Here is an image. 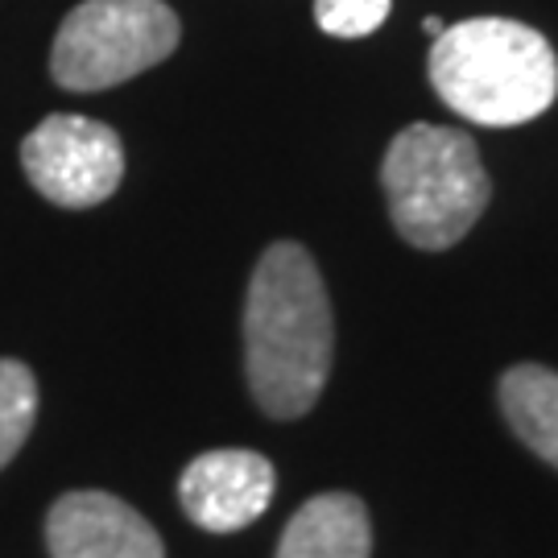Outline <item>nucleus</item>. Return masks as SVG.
Masks as SVG:
<instances>
[{
  "instance_id": "obj_1",
  "label": "nucleus",
  "mask_w": 558,
  "mask_h": 558,
  "mask_svg": "<svg viewBox=\"0 0 558 558\" xmlns=\"http://www.w3.org/2000/svg\"><path fill=\"white\" fill-rule=\"evenodd\" d=\"M331 302L315 257L278 240L260 253L244 299V373L269 418H302L331 373Z\"/></svg>"
},
{
  "instance_id": "obj_2",
  "label": "nucleus",
  "mask_w": 558,
  "mask_h": 558,
  "mask_svg": "<svg viewBox=\"0 0 558 558\" xmlns=\"http://www.w3.org/2000/svg\"><path fill=\"white\" fill-rule=\"evenodd\" d=\"M430 83L459 117L513 129L555 104L558 59L550 41L521 21L472 17L435 38Z\"/></svg>"
},
{
  "instance_id": "obj_3",
  "label": "nucleus",
  "mask_w": 558,
  "mask_h": 558,
  "mask_svg": "<svg viewBox=\"0 0 558 558\" xmlns=\"http://www.w3.org/2000/svg\"><path fill=\"white\" fill-rule=\"evenodd\" d=\"M380 186L393 228L426 253L459 244L493 199L476 141L447 124L401 129L380 161Z\"/></svg>"
},
{
  "instance_id": "obj_4",
  "label": "nucleus",
  "mask_w": 558,
  "mask_h": 558,
  "mask_svg": "<svg viewBox=\"0 0 558 558\" xmlns=\"http://www.w3.org/2000/svg\"><path fill=\"white\" fill-rule=\"evenodd\" d=\"M179 38L166 0H83L54 34L50 75L66 92H104L166 62Z\"/></svg>"
},
{
  "instance_id": "obj_5",
  "label": "nucleus",
  "mask_w": 558,
  "mask_h": 558,
  "mask_svg": "<svg viewBox=\"0 0 558 558\" xmlns=\"http://www.w3.org/2000/svg\"><path fill=\"white\" fill-rule=\"evenodd\" d=\"M21 166L41 199L83 211L117 195L124 179V145L117 129L100 120L54 112L21 141Z\"/></svg>"
},
{
  "instance_id": "obj_6",
  "label": "nucleus",
  "mask_w": 558,
  "mask_h": 558,
  "mask_svg": "<svg viewBox=\"0 0 558 558\" xmlns=\"http://www.w3.org/2000/svg\"><path fill=\"white\" fill-rule=\"evenodd\" d=\"M274 488H278V472L269 459L240 447H220L186 463L179 480V500L199 530L236 534L269 509Z\"/></svg>"
},
{
  "instance_id": "obj_7",
  "label": "nucleus",
  "mask_w": 558,
  "mask_h": 558,
  "mask_svg": "<svg viewBox=\"0 0 558 558\" xmlns=\"http://www.w3.org/2000/svg\"><path fill=\"white\" fill-rule=\"evenodd\" d=\"M50 558H166L158 530L112 493L80 488L46 513Z\"/></svg>"
},
{
  "instance_id": "obj_8",
  "label": "nucleus",
  "mask_w": 558,
  "mask_h": 558,
  "mask_svg": "<svg viewBox=\"0 0 558 558\" xmlns=\"http://www.w3.org/2000/svg\"><path fill=\"white\" fill-rule=\"evenodd\" d=\"M373 525L364 500L352 493H323L286 521L278 558H368Z\"/></svg>"
},
{
  "instance_id": "obj_9",
  "label": "nucleus",
  "mask_w": 558,
  "mask_h": 558,
  "mask_svg": "<svg viewBox=\"0 0 558 558\" xmlns=\"http://www.w3.org/2000/svg\"><path fill=\"white\" fill-rule=\"evenodd\" d=\"M500 410L530 451L558 468V373L542 364H518L500 377Z\"/></svg>"
},
{
  "instance_id": "obj_10",
  "label": "nucleus",
  "mask_w": 558,
  "mask_h": 558,
  "mask_svg": "<svg viewBox=\"0 0 558 558\" xmlns=\"http://www.w3.org/2000/svg\"><path fill=\"white\" fill-rule=\"evenodd\" d=\"M38 418V377L21 360H0V468L13 463Z\"/></svg>"
},
{
  "instance_id": "obj_11",
  "label": "nucleus",
  "mask_w": 558,
  "mask_h": 558,
  "mask_svg": "<svg viewBox=\"0 0 558 558\" xmlns=\"http://www.w3.org/2000/svg\"><path fill=\"white\" fill-rule=\"evenodd\" d=\"M393 0H315V21L331 38H368L385 25Z\"/></svg>"
}]
</instances>
